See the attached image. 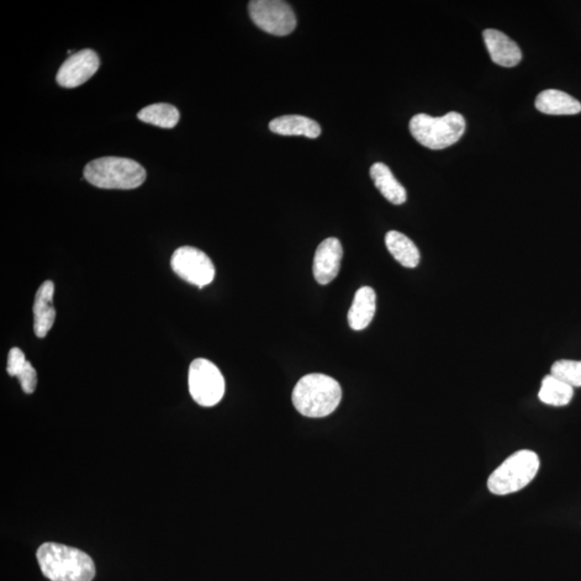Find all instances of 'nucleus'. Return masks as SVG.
I'll return each mask as SVG.
<instances>
[{"instance_id":"f257e3e1","label":"nucleus","mask_w":581,"mask_h":581,"mask_svg":"<svg viewBox=\"0 0 581 581\" xmlns=\"http://www.w3.org/2000/svg\"><path fill=\"white\" fill-rule=\"evenodd\" d=\"M42 574L51 581H92L97 568L91 557L77 548L45 543L37 551Z\"/></svg>"},{"instance_id":"f03ea898","label":"nucleus","mask_w":581,"mask_h":581,"mask_svg":"<svg viewBox=\"0 0 581 581\" xmlns=\"http://www.w3.org/2000/svg\"><path fill=\"white\" fill-rule=\"evenodd\" d=\"M341 398V384L324 374L306 375L292 393L295 408L308 418H324L334 413Z\"/></svg>"},{"instance_id":"7ed1b4c3","label":"nucleus","mask_w":581,"mask_h":581,"mask_svg":"<svg viewBox=\"0 0 581 581\" xmlns=\"http://www.w3.org/2000/svg\"><path fill=\"white\" fill-rule=\"evenodd\" d=\"M84 179L92 186L107 189H133L144 184L147 172L131 158L107 156L89 162Z\"/></svg>"},{"instance_id":"20e7f679","label":"nucleus","mask_w":581,"mask_h":581,"mask_svg":"<svg viewBox=\"0 0 581 581\" xmlns=\"http://www.w3.org/2000/svg\"><path fill=\"white\" fill-rule=\"evenodd\" d=\"M467 124L462 114L449 113L441 118L419 114L410 120L409 130L420 145L431 150H442L450 147L464 135Z\"/></svg>"},{"instance_id":"39448f33","label":"nucleus","mask_w":581,"mask_h":581,"mask_svg":"<svg viewBox=\"0 0 581 581\" xmlns=\"http://www.w3.org/2000/svg\"><path fill=\"white\" fill-rule=\"evenodd\" d=\"M540 458L535 451H517L506 459L488 480V489L495 495H509L526 488L540 469Z\"/></svg>"},{"instance_id":"423d86ee","label":"nucleus","mask_w":581,"mask_h":581,"mask_svg":"<svg viewBox=\"0 0 581 581\" xmlns=\"http://www.w3.org/2000/svg\"><path fill=\"white\" fill-rule=\"evenodd\" d=\"M189 389L200 406L211 407L223 399L225 382L220 369L206 358H197L189 366Z\"/></svg>"},{"instance_id":"0eeeda50","label":"nucleus","mask_w":581,"mask_h":581,"mask_svg":"<svg viewBox=\"0 0 581 581\" xmlns=\"http://www.w3.org/2000/svg\"><path fill=\"white\" fill-rule=\"evenodd\" d=\"M249 13L253 23L271 35L287 36L297 28L293 9L282 0H252Z\"/></svg>"},{"instance_id":"6e6552de","label":"nucleus","mask_w":581,"mask_h":581,"mask_svg":"<svg viewBox=\"0 0 581 581\" xmlns=\"http://www.w3.org/2000/svg\"><path fill=\"white\" fill-rule=\"evenodd\" d=\"M171 265L174 274L189 283L202 289L214 282L213 261L198 248L184 246L173 252Z\"/></svg>"},{"instance_id":"1a4fd4ad","label":"nucleus","mask_w":581,"mask_h":581,"mask_svg":"<svg viewBox=\"0 0 581 581\" xmlns=\"http://www.w3.org/2000/svg\"><path fill=\"white\" fill-rule=\"evenodd\" d=\"M100 61L97 52L86 49L68 57L57 72L56 82L65 88L82 86L99 70Z\"/></svg>"},{"instance_id":"9d476101","label":"nucleus","mask_w":581,"mask_h":581,"mask_svg":"<svg viewBox=\"0 0 581 581\" xmlns=\"http://www.w3.org/2000/svg\"><path fill=\"white\" fill-rule=\"evenodd\" d=\"M341 241L331 237L322 241L315 253L314 276L320 284H329L340 273L342 260Z\"/></svg>"},{"instance_id":"9b49d317","label":"nucleus","mask_w":581,"mask_h":581,"mask_svg":"<svg viewBox=\"0 0 581 581\" xmlns=\"http://www.w3.org/2000/svg\"><path fill=\"white\" fill-rule=\"evenodd\" d=\"M483 36L491 60L495 64L507 68L519 64L522 60L520 47L509 36L496 29H485Z\"/></svg>"},{"instance_id":"f8f14e48","label":"nucleus","mask_w":581,"mask_h":581,"mask_svg":"<svg viewBox=\"0 0 581 581\" xmlns=\"http://www.w3.org/2000/svg\"><path fill=\"white\" fill-rule=\"evenodd\" d=\"M53 295L55 283L51 280H46L37 290L33 307L34 331L37 337H46L55 324L56 311L53 306Z\"/></svg>"},{"instance_id":"ddd939ff","label":"nucleus","mask_w":581,"mask_h":581,"mask_svg":"<svg viewBox=\"0 0 581 581\" xmlns=\"http://www.w3.org/2000/svg\"><path fill=\"white\" fill-rule=\"evenodd\" d=\"M376 313V293L371 287L357 290L348 313V322L353 331H363L371 324Z\"/></svg>"},{"instance_id":"4468645a","label":"nucleus","mask_w":581,"mask_h":581,"mask_svg":"<svg viewBox=\"0 0 581 581\" xmlns=\"http://www.w3.org/2000/svg\"><path fill=\"white\" fill-rule=\"evenodd\" d=\"M535 107L541 113L551 115H573L581 113V104L578 100L559 89H546L538 94Z\"/></svg>"},{"instance_id":"2eb2a0df","label":"nucleus","mask_w":581,"mask_h":581,"mask_svg":"<svg viewBox=\"0 0 581 581\" xmlns=\"http://www.w3.org/2000/svg\"><path fill=\"white\" fill-rule=\"evenodd\" d=\"M269 130L282 136H305L316 139L321 134L319 123L303 115H282L269 123Z\"/></svg>"},{"instance_id":"dca6fc26","label":"nucleus","mask_w":581,"mask_h":581,"mask_svg":"<svg viewBox=\"0 0 581 581\" xmlns=\"http://www.w3.org/2000/svg\"><path fill=\"white\" fill-rule=\"evenodd\" d=\"M371 178L383 197L391 204L401 205L406 202V189L396 181L394 174L383 163H375L371 167Z\"/></svg>"},{"instance_id":"f3484780","label":"nucleus","mask_w":581,"mask_h":581,"mask_svg":"<svg viewBox=\"0 0 581 581\" xmlns=\"http://www.w3.org/2000/svg\"><path fill=\"white\" fill-rule=\"evenodd\" d=\"M388 250L401 266L415 268L420 263V252L415 242L400 232L391 231L385 235Z\"/></svg>"},{"instance_id":"a211bd4d","label":"nucleus","mask_w":581,"mask_h":581,"mask_svg":"<svg viewBox=\"0 0 581 581\" xmlns=\"http://www.w3.org/2000/svg\"><path fill=\"white\" fill-rule=\"evenodd\" d=\"M139 119L142 122L163 129H173L181 120V114L171 104H155L139 111Z\"/></svg>"},{"instance_id":"6ab92c4d","label":"nucleus","mask_w":581,"mask_h":581,"mask_svg":"<svg viewBox=\"0 0 581 581\" xmlns=\"http://www.w3.org/2000/svg\"><path fill=\"white\" fill-rule=\"evenodd\" d=\"M573 389L570 385L560 382L552 375H548V376L543 379L538 399L546 405L556 407L567 406L573 399Z\"/></svg>"},{"instance_id":"aec40b11","label":"nucleus","mask_w":581,"mask_h":581,"mask_svg":"<svg viewBox=\"0 0 581 581\" xmlns=\"http://www.w3.org/2000/svg\"><path fill=\"white\" fill-rule=\"evenodd\" d=\"M572 388L581 387V361L560 360L553 364L552 374Z\"/></svg>"},{"instance_id":"412c9836","label":"nucleus","mask_w":581,"mask_h":581,"mask_svg":"<svg viewBox=\"0 0 581 581\" xmlns=\"http://www.w3.org/2000/svg\"><path fill=\"white\" fill-rule=\"evenodd\" d=\"M17 378L19 379L21 387H22L24 393H34L38 379H37V373L33 366H31L30 362L28 361V363H26V366L18 375Z\"/></svg>"},{"instance_id":"4be33fe9","label":"nucleus","mask_w":581,"mask_h":581,"mask_svg":"<svg viewBox=\"0 0 581 581\" xmlns=\"http://www.w3.org/2000/svg\"><path fill=\"white\" fill-rule=\"evenodd\" d=\"M26 363H28V360H26L23 351L20 348H13L8 355L7 373L12 377H18Z\"/></svg>"}]
</instances>
